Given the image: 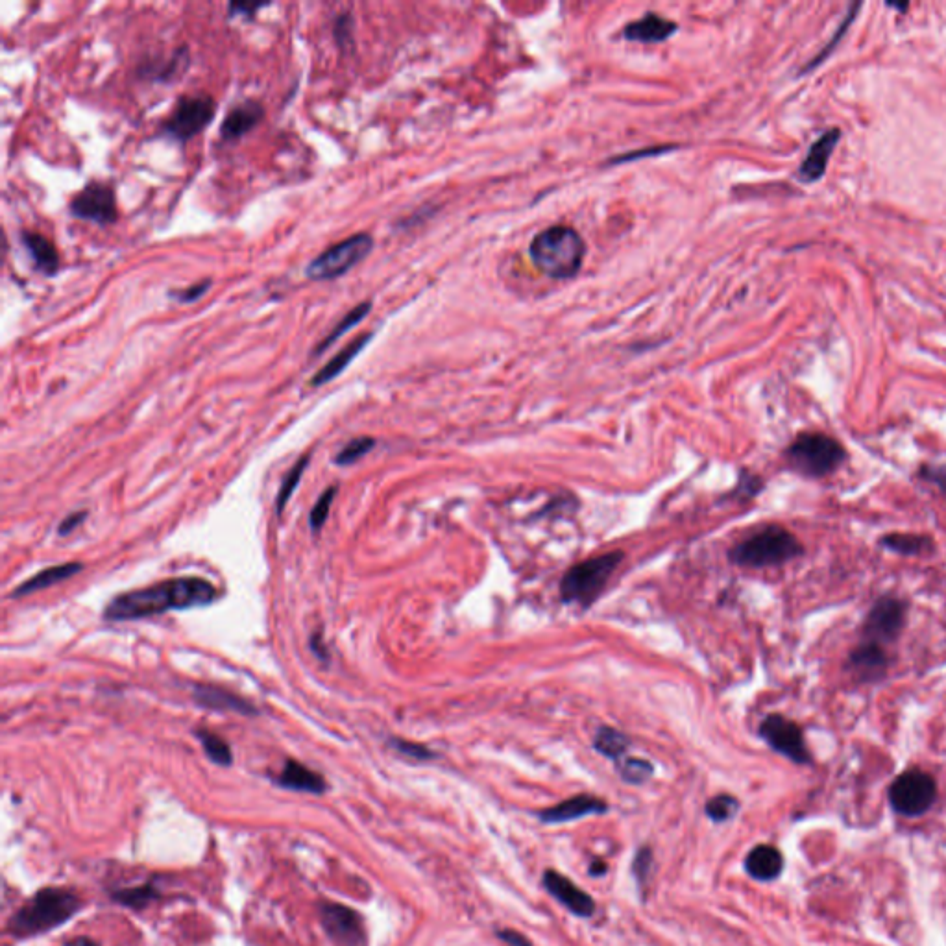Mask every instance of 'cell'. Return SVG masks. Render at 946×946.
<instances>
[{
  "mask_svg": "<svg viewBox=\"0 0 946 946\" xmlns=\"http://www.w3.org/2000/svg\"><path fill=\"white\" fill-rule=\"evenodd\" d=\"M335 492H337V488L331 486V488H328V490L320 496V499L316 501L315 507L311 510V516H309V523H311V529H313V531H320V529L324 527L326 520H328L329 509H331V505H333Z\"/></svg>",
  "mask_w": 946,
  "mask_h": 946,
  "instance_id": "8d00e7d4",
  "label": "cell"
},
{
  "mask_svg": "<svg viewBox=\"0 0 946 946\" xmlns=\"http://www.w3.org/2000/svg\"><path fill=\"white\" fill-rule=\"evenodd\" d=\"M738 810H740V802L732 795H717L704 806L706 815L716 823H725L728 819H732Z\"/></svg>",
  "mask_w": 946,
  "mask_h": 946,
  "instance_id": "d6a6232c",
  "label": "cell"
},
{
  "mask_svg": "<svg viewBox=\"0 0 946 946\" xmlns=\"http://www.w3.org/2000/svg\"><path fill=\"white\" fill-rule=\"evenodd\" d=\"M320 922L337 946H366L368 934L361 913L337 902H320Z\"/></svg>",
  "mask_w": 946,
  "mask_h": 946,
  "instance_id": "30bf717a",
  "label": "cell"
},
{
  "mask_svg": "<svg viewBox=\"0 0 946 946\" xmlns=\"http://www.w3.org/2000/svg\"><path fill=\"white\" fill-rule=\"evenodd\" d=\"M21 241L25 244L26 252L32 257L34 267L45 276H56L60 270V255L49 237L36 231H23Z\"/></svg>",
  "mask_w": 946,
  "mask_h": 946,
  "instance_id": "44dd1931",
  "label": "cell"
},
{
  "mask_svg": "<svg viewBox=\"0 0 946 946\" xmlns=\"http://www.w3.org/2000/svg\"><path fill=\"white\" fill-rule=\"evenodd\" d=\"M839 137H841L839 130L834 128L830 132H825L813 143L808 156L802 161L801 169H799L802 182H817L825 174L828 159L832 156Z\"/></svg>",
  "mask_w": 946,
  "mask_h": 946,
  "instance_id": "ffe728a7",
  "label": "cell"
},
{
  "mask_svg": "<svg viewBox=\"0 0 946 946\" xmlns=\"http://www.w3.org/2000/svg\"><path fill=\"white\" fill-rule=\"evenodd\" d=\"M786 459L795 472L806 477H826L847 461V451L836 438L823 433H802L786 449Z\"/></svg>",
  "mask_w": 946,
  "mask_h": 946,
  "instance_id": "8992f818",
  "label": "cell"
},
{
  "mask_svg": "<svg viewBox=\"0 0 946 946\" xmlns=\"http://www.w3.org/2000/svg\"><path fill=\"white\" fill-rule=\"evenodd\" d=\"M937 784L921 769H910L895 778L889 788V802L904 817H919L934 806Z\"/></svg>",
  "mask_w": 946,
  "mask_h": 946,
  "instance_id": "9c48e42d",
  "label": "cell"
},
{
  "mask_svg": "<svg viewBox=\"0 0 946 946\" xmlns=\"http://www.w3.org/2000/svg\"><path fill=\"white\" fill-rule=\"evenodd\" d=\"M745 869L751 874L752 878L760 882H771L782 873L784 869V858L780 850L773 845H758L749 852L745 860Z\"/></svg>",
  "mask_w": 946,
  "mask_h": 946,
  "instance_id": "7402d4cb",
  "label": "cell"
},
{
  "mask_svg": "<svg viewBox=\"0 0 946 946\" xmlns=\"http://www.w3.org/2000/svg\"><path fill=\"white\" fill-rule=\"evenodd\" d=\"M762 479L758 475H754L751 472L741 473L740 483L736 486L734 490V498H754L760 490H762Z\"/></svg>",
  "mask_w": 946,
  "mask_h": 946,
  "instance_id": "ab89813d",
  "label": "cell"
},
{
  "mask_svg": "<svg viewBox=\"0 0 946 946\" xmlns=\"http://www.w3.org/2000/svg\"><path fill=\"white\" fill-rule=\"evenodd\" d=\"M195 699L196 703L202 704V706H206V708H211V710L237 712V714H243V716H252V714H255L254 704L244 701V699H241V697L235 695V693L228 692V690H220V688H213V686H196Z\"/></svg>",
  "mask_w": 946,
  "mask_h": 946,
  "instance_id": "603a6c76",
  "label": "cell"
},
{
  "mask_svg": "<svg viewBox=\"0 0 946 946\" xmlns=\"http://www.w3.org/2000/svg\"><path fill=\"white\" fill-rule=\"evenodd\" d=\"M209 289H211V279H204V281L193 283L185 289L169 291V298L174 302H178V304H193L196 300H200Z\"/></svg>",
  "mask_w": 946,
  "mask_h": 946,
  "instance_id": "f35d334b",
  "label": "cell"
},
{
  "mask_svg": "<svg viewBox=\"0 0 946 946\" xmlns=\"http://www.w3.org/2000/svg\"><path fill=\"white\" fill-rule=\"evenodd\" d=\"M608 810L607 802L594 795H575L571 799L558 802L557 806L538 812V819L547 825L571 823L588 815H601Z\"/></svg>",
  "mask_w": 946,
  "mask_h": 946,
  "instance_id": "9a60e30c",
  "label": "cell"
},
{
  "mask_svg": "<svg viewBox=\"0 0 946 946\" xmlns=\"http://www.w3.org/2000/svg\"><path fill=\"white\" fill-rule=\"evenodd\" d=\"M374 248V237L368 233H355L352 237L329 246L316 255L305 270L307 278L315 281H331L348 274L353 267L364 261Z\"/></svg>",
  "mask_w": 946,
  "mask_h": 946,
  "instance_id": "52a82bcc",
  "label": "cell"
},
{
  "mask_svg": "<svg viewBox=\"0 0 946 946\" xmlns=\"http://www.w3.org/2000/svg\"><path fill=\"white\" fill-rule=\"evenodd\" d=\"M82 910V898L67 887H45L28 898L8 922V934L28 939L49 934L73 919Z\"/></svg>",
  "mask_w": 946,
  "mask_h": 946,
  "instance_id": "7a4b0ae2",
  "label": "cell"
},
{
  "mask_svg": "<svg viewBox=\"0 0 946 946\" xmlns=\"http://www.w3.org/2000/svg\"><path fill=\"white\" fill-rule=\"evenodd\" d=\"M496 934H498L499 939H501L503 943H507L509 946H533L525 935L516 932V930L505 928V930H498Z\"/></svg>",
  "mask_w": 946,
  "mask_h": 946,
  "instance_id": "ee69618b",
  "label": "cell"
},
{
  "mask_svg": "<svg viewBox=\"0 0 946 946\" xmlns=\"http://www.w3.org/2000/svg\"><path fill=\"white\" fill-rule=\"evenodd\" d=\"M906 612L908 608L902 599L893 595L880 597L865 619L863 642H873L878 645L895 642L904 629Z\"/></svg>",
  "mask_w": 946,
  "mask_h": 946,
  "instance_id": "7c38bea8",
  "label": "cell"
},
{
  "mask_svg": "<svg viewBox=\"0 0 946 946\" xmlns=\"http://www.w3.org/2000/svg\"><path fill=\"white\" fill-rule=\"evenodd\" d=\"M651 867H653V850L649 847H642L636 852L634 862H632V876L636 878L638 886L645 887L651 876Z\"/></svg>",
  "mask_w": 946,
  "mask_h": 946,
  "instance_id": "74e56055",
  "label": "cell"
},
{
  "mask_svg": "<svg viewBox=\"0 0 946 946\" xmlns=\"http://www.w3.org/2000/svg\"><path fill=\"white\" fill-rule=\"evenodd\" d=\"M217 597L219 590L202 577H176L113 597L104 610V618L111 621L152 618L170 610L207 607Z\"/></svg>",
  "mask_w": 946,
  "mask_h": 946,
  "instance_id": "6da1fadb",
  "label": "cell"
},
{
  "mask_svg": "<svg viewBox=\"0 0 946 946\" xmlns=\"http://www.w3.org/2000/svg\"><path fill=\"white\" fill-rule=\"evenodd\" d=\"M352 26L353 19L350 17V13H340L339 17L335 19V26H333V36L337 39L339 47H348V43L352 41Z\"/></svg>",
  "mask_w": 946,
  "mask_h": 946,
  "instance_id": "60d3db41",
  "label": "cell"
},
{
  "mask_svg": "<svg viewBox=\"0 0 946 946\" xmlns=\"http://www.w3.org/2000/svg\"><path fill=\"white\" fill-rule=\"evenodd\" d=\"M85 518H87V512H85V510H78V512L69 514V516H67V518H65V520L60 523V527H58V533H60L61 536L73 533L74 529H76L80 523L84 522Z\"/></svg>",
  "mask_w": 946,
  "mask_h": 946,
  "instance_id": "7bdbcfd3",
  "label": "cell"
},
{
  "mask_svg": "<svg viewBox=\"0 0 946 946\" xmlns=\"http://www.w3.org/2000/svg\"><path fill=\"white\" fill-rule=\"evenodd\" d=\"M187 67H189V49L182 47V49L174 50L169 60L146 63L141 69V74L154 82H174L187 71Z\"/></svg>",
  "mask_w": 946,
  "mask_h": 946,
  "instance_id": "484cf974",
  "label": "cell"
},
{
  "mask_svg": "<svg viewBox=\"0 0 946 946\" xmlns=\"http://www.w3.org/2000/svg\"><path fill=\"white\" fill-rule=\"evenodd\" d=\"M623 558V551H610L571 566L560 581L562 601L583 608L594 605Z\"/></svg>",
  "mask_w": 946,
  "mask_h": 946,
  "instance_id": "5b68a950",
  "label": "cell"
},
{
  "mask_svg": "<svg viewBox=\"0 0 946 946\" xmlns=\"http://www.w3.org/2000/svg\"><path fill=\"white\" fill-rule=\"evenodd\" d=\"M882 546L906 557H921L934 549V540L921 534L893 533L882 536Z\"/></svg>",
  "mask_w": 946,
  "mask_h": 946,
  "instance_id": "4316f807",
  "label": "cell"
},
{
  "mask_svg": "<svg viewBox=\"0 0 946 946\" xmlns=\"http://www.w3.org/2000/svg\"><path fill=\"white\" fill-rule=\"evenodd\" d=\"M529 255L534 267L547 278L570 279L583 267L586 244L579 231L557 224L534 237Z\"/></svg>",
  "mask_w": 946,
  "mask_h": 946,
  "instance_id": "3957f363",
  "label": "cell"
},
{
  "mask_svg": "<svg viewBox=\"0 0 946 946\" xmlns=\"http://www.w3.org/2000/svg\"><path fill=\"white\" fill-rule=\"evenodd\" d=\"M629 745V736H625L618 728L601 727L595 732L594 749L608 760L619 762L625 756Z\"/></svg>",
  "mask_w": 946,
  "mask_h": 946,
  "instance_id": "f1b7e54d",
  "label": "cell"
},
{
  "mask_svg": "<svg viewBox=\"0 0 946 946\" xmlns=\"http://www.w3.org/2000/svg\"><path fill=\"white\" fill-rule=\"evenodd\" d=\"M265 117V108L257 100H244L233 106L220 126L222 141H237L252 132Z\"/></svg>",
  "mask_w": 946,
  "mask_h": 946,
  "instance_id": "e0dca14e",
  "label": "cell"
},
{
  "mask_svg": "<svg viewBox=\"0 0 946 946\" xmlns=\"http://www.w3.org/2000/svg\"><path fill=\"white\" fill-rule=\"evenodd\" d=\"M370 309H372V302H363V304L355 305L352 311L344 316L339 324L333 328V331L329 333L328 337H324V339L320 340V344L316 346L315 352H313V357H320V355L326 352L328 348H331L337 340H340V337H344L350 329L355 328L359 322H363L364 318L370 313Z\"/></svg>",
  "mask_w": 946,
  "mask_h": 946,
  "instance_id": "f546056e",
  "label": "cell"
},
{
  "mask_svg": "<svg viewBox=\"0 0 946 946\" xmlns=\"http://www.w3.org/2000/svg\"><path fill=\"white\" fill-rule=\"evenodd\" d=\"M372 337H374L372 333H364L361 337L352 340L348 346H344L326 366H322V368L316 372L315 377L311 379V385H313V387H322V385L329 383L331 379H335L339 374H342V372L348 368V364L352 363L353 359H355L359 353L363 352L364 348H366V344L372 340Z\"/></svg>",
  "mask_w": 946,
  "mask_h": 946,
  "instance_id": "cb8c5ba5",
  "label": "cell"
},
{
  "mask_svg": "<svg viewBox=\"0 0 946 946\" xmlns=\"http://www.w3.org/2000/svg\"><path fill=\"white\" fill-rule=\"evenodd\" d=\"M607 869V863L603 862V860H595V862H592V865H590V874H594V876H597V874H605L607 873Z\"/></svg>",
  "mask_w": 946,
  "mask_h": 946,
  "instance_id": "f6af8a7d",
  "label": "cell"
},
{
  "mask_svg": "<svg viewBox=\"0 0 946 946\" xmlns=\"http://www.w3.org/2000/svg\"><path fill=\"white\" fill-rule=\"evenodd\" d=\"M265 6H267V4H263V2H259V4H248V2L235 4V2H231L230 17H241V15H244V17H248V19H252V17H255V13L259 12L261 8H265Z\"/></svg>",
  "mask_w": 946,
  "mask_h": 946,
  "instance_id": "b9f144b4",
  "label": "cell"
},
{
  "mask_svg": "<svg viewBox=\"0 0 946 946\" xmlns=\"http://www.w3.org/2000/svg\"><path fill=\"white\" fill-rule=\"evenodd\" d=\"M65 946H98L93 939L89 937H76L73 941H69Z\"/></svg>",
  "mask_w": 946,
  "mask_h": 946,
  "instance_id": "bcb514c9",
  "label": "cell"
},
{
  "mask_svg": "<svg viewBox=\"0 0 946 946\" xmlns=\"http://www.w3.org/2000/svg\"><path fill=\"white\" fill-rule=\"evenodd\" d=\"M390 745H392L394 751H398L403 756L416 760V762H427V760H433L437 756L429 747H425L422 743H414V741L392 738Z\"/></svg>",
  "mask_w": 946,
  "mask_h": 946,
  "instance_id": "d590c367",
  "label": "cell"
},
{
  "mask_svg": "<svg viewBox=\"0 0 946 946\" xmlns=\"http://www.w3.org/2000/svg\"><path fill=\"white\" fill-rule=\"evenodd\" d=\"M849 668L856 673L863 682H874L882 679L889 668V655L884 645L873 642H862L849 656Z\"/></svg>",
  "mask_w": 946,
  "mask_h": 946,
  "instance_id": "2e32d148",
  "label": "cell"
},
{
  "mask_svg": "<svg viewBox=\"0 0 946 946\" xmlns=\"http://www.w3.org/2000/svg\"><path fill=\"white\" fill-rule=\"evenodd\" d=\"M69 209L76 219L95 222L98 226H110L119 219L117 198L108 183H87L71 200Z\"/></svg>",
  "mask_w": 946,
  "mask_h": 946,
  "instance_id": "4fadbf2b",
  "label": "cell"
},
{
  "mask_svg": "<svg viewBox=\"0 0 946 946\" xmlns=\"http://www.w3.org/2000/svg\"><path fill=\"white\" fill-rule=\"evenodd\" d=\"M80 570H82V564H78V562H67V564H60V566H52V568H47V570H41L39 573H36L32 579H28V581L21 584L12 595L13 597H23V595L34 594V592H39V590H45V588H50V586H54V584L63 583V581L71 579V577L76 575Z\"/></svg>",
  "mask_w": 946,
  "mask_h": 946,
  "instance_id": "d4e9b609",
  "label": "cell"
},
{
  "mask_svg": "<svg viewBox=\"0 0 946 946\" xmlns=\"http://www.w3.org/2000/svg\"><path fill=\"white\" fill-rule=\"evenodd\" d=\"M760 736L773 751L786 756L791 762L801 765L812 762L802 728L788 717L780 716V714L765 717L760 725Z\"/></svg>",
  "mask_w": 946,
  "mask_h": 946,
  "instance_id": "8fae6325",
  "label": "cell"
},
{
  "mask_svg": "<svg viewBox=\"0 0 946 946\" xmlns=\"http://www.w3.org/2000/svg\"><path fill=\"white\" fill-rule=\"evenodd\" d=\"M161 898V891L154 882H145L141 886L124 887L111 893V900L128 910L141 911L148 908L154 900Z\"/></svg>",
  "mask_w": 946,
  "mask_h": 946,
  "instance_id": "83f0119b",
  "label": "cell"
},
{
  "mask_svg": "<svg viewBox=\"0 0 946 946\" xmlns=\"http://www.w3.org/2000/svg\"><path fill=\"white\" fill-rule=\"evenodd\" d=\"M544 887L549 891V895L557 898L558 902L568 908V910L577 915V917H592L595 913L594 898L590 897L586 891L579 889L571 882L570 878L562 876L557 871H546L544 874Z\"/></svg>",
  "mask_w": 946,
  "mask_h": 946,
  "instance_id": "5bb4252c",
  "label": "cell"
},
{
  "mask_svg": "<svg viewBox=\"0 0 946 946\" xmlns=\"http://www.w3.org/2000/svg\"><path fill=\"white\" fill-rule=\"evenodd\" d=\"M307 464H309V455H304V457H302L300 461L294 464V468H292L291 472L287 473V477H285V481L281 483V488H279L278 501H276V509H278L279 514L283 512V509H285V505L289 503V499H291L292 492L296 490V486H298V483H300V479H302V475H304L305 468H307Z\"/></svg>",
  "mask_w": 946,
  "mask_h": 946,
  "instance_id": "e575fe53",
  "label": "cell"
},
{
  "mask_svg": "<svg viewBox=\"0 0 946 946\" xmlns=\"http://www.w3.org/2000/svg\"><path fill=\"white\" fill-rule=\"evenodd\" d=\"M804 547L795 534L780 525H769L730 549V560L741 568H771L801 557Z\"/></svg>",
  "mask_w": 946,
  "mask_h": 946,
  "instance_id": "277c9868",
  "label": "cell"
},
{
  "mask_svg": "<svg viewBox=\"0 0 946 946\" xmlns=\"http://www.w3.org/2000/svg\"><path fill=\"white\" fill-rule=\"evenodd\" d=\"M677 23L662 17L660 13H645L623 28V37L636 43H662L677 32Z\"/></svg>",
  "mask_w": 946,
  "mask_h": 946,
  "instance_id": "d6986e66",
  "label": "cell"
},
{
  "mask_svg": "<svg viewBox=\"0 0 946 946\" xmlns=\"http://www.w3.org/2000/svg\"><path fill=\"white\" fill-rule=\"evenodd\" d=\"M196 738L202 743L207 758H209L213 764L222 765V767H230V765L233 764V752H231L228 741L222 740L215 732L206 730V728L198 730V732H196Z\"/></svg>",
  "mask_w": 946,
  "mask_h": 946,
  "instance_id": "4dcf8cb0",
  "label": "cell"
},
{
  "mask_svg": "<svg viewBox=\"0 0 946 946\" xmlns=\"http://www.w3.org/2000/svg\"><path fill=\"white\" fill-rule=\"evenodd\" d=\"M215 111L217 106L211 95H185L176 102L169 119L163 124V134L185 143L206 130L215 117Z\"/></svg>",
  "mask_w": 946,
  "mask_h": 946,
  "instance_id": "ba28073f",
  "label": "cell"
},
{
  "mask_svg": "<svg viewBox=\"0 0 946 946\" xmlns=\"http://www.w3.org/2000/svg\"><path fill=\"white\" fill-rule=\"evenodd\" d=\"M619 775L629 784H643L655 775V765L643 758H625L618 762Z\"/></svg>",
  "mask_w": 946,
  "mask_h": 946,
  "instance_id": "1f68e13d",
  "label": "cell"
},
{
  "mask_svg": "<svg viewBox=\"0 0 946 946\" xmlns=\"http://www.w3.org/2000/svg\"><path fill=\"white\" fill-rule=\"evenodd\" d=\"M374 446H376V440H374V438H353L344 448L340 449L339 455L335 457V462H337L339 466H350L353 462L363 459L364 455L370 453Z\"/></svg>",
  "mask_w": 946,
  "mask_h": 946,
  "instance_id": "836d02e7",
  "label": "cell"
},
{
  "mask_svg": "<svg viewBox=\"0 0 946 946\" xmlns=\"http://www.w3.org/2000/svg\"><path fill=\"white\" fill-rule=\"evenodd\" d=\"M274 784L283 789L291 791H300V793H311V795H322L328 789L326 778L307 765L296 760H287L278 777H274Z\"/></svg>",
  "mask_w": 946,
  "mask_h": 946,
  "instance_id": "ac0fdd59",
  "label": "cell"
}]
</instances>
